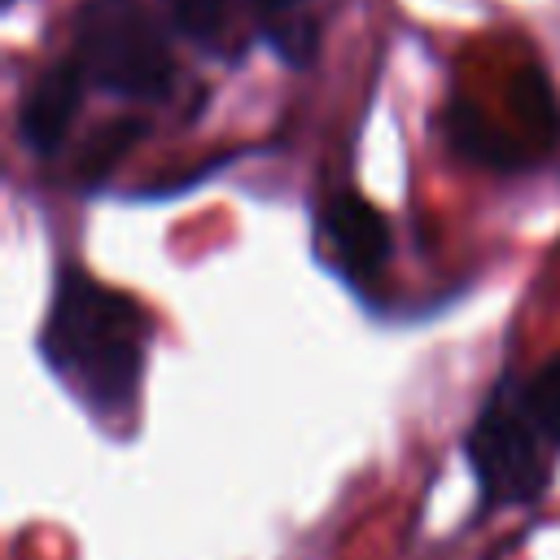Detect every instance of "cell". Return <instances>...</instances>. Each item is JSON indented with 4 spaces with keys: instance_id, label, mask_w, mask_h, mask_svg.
I'll return each mask as SVG.
<instances>
[{
    "instance_id": "obj_1",
    "label": "cell",
    "mask_w": 560,
    "mask_h": 560,
    "mask_svg": "<svg viewBox=\"0 0 560 560\" xmlns=\"http://www.w3.org/2000/svg\"><path fill=\"white\" fill-rule=\"evenodd\" d=\"M149 350V311L92 280L79 267H66L52 306L39 332L44 363L101 416L127 411L136 402Z\"/></svg>"
},
{
    "instance_id": "obj_2",
    "label": "cell",
    "mask_w": 560,
    "mask_h": 560,
    "mask_svg": "<svg viewBox=\"0 0 560 560\" xmlns=\"http://www.w3.org/2000/svg\"><path fill=\"white\" fill-rule=\"evenodd\" d=\"M74 61L88 88L118 101H158L175 79L166 35L136 0H88L74 18Z\"/></svg>"
},
{
    "instance_id": "obj_3",
    "label": "cell",
    "mask_w": 560,
    "mask_h": 560,
    "mask_svg": "<svg viewBox=\"0 0 560 560\" xmlns=\"http://www.w3.org/2000/svg\"><path fill=\"white\" fill-rule=\"evenodd\" d=\"M547 446L551 442L529 420L516 381H503L468 429V464L481 481V494L494 508L538 499V490L547 486Z\"/></svg>"
},
{
    "instance_id": "obj_4",
    "label": "cell",
    "mask_w": 560,
    "mask_h": 560,
    "mask_svg": "<svg viewBox=\"0 0 560 560\" xmlns=\"http://www.w3.org/2000/svg\"><path fill=\"white\" fill-rule=\"evenodd\" d=\"M83 88H88V74L74 61V52L52 61L44 74H35V83L26 88V96L18 105V131L35 158H48L61 149V140L83 105Z\"/></svg>"
},
{
    "instance_id": "obj_5",
    "label": "cell",
    "mask_w": 560,
    "mask_h": 560,
    "mask_svg": "<svg viewBox=\"0 0 560 560\" xmlns=\"http://www.w3.org/2000/svg\"><path fill=\"white\" fill-rule=\"evenodd\" d=\"M324 232H328L337 262L354 280H368L372 271H381V262L389 254V219L372 201H363L354 192H337L324 206Z\"/></svg>"
},
{
    "instance_id": "obj_6",
    "label": "cell",
    "mask_w": 560,
    "mask_h": 560,
    "mask_svg": "<svg viewBox=\"0 0 560 560\" xmlns=\"http://www.w3.org/2000/svg\"><path fill=\"white\" fill-rule=\"evenodd\" d=\"M516 394L529 411V420L538 424V433L560 446V354H551L529 381H516Z\"/></svg>"
},
{
    "instance_id": "obj_7",
    "label": "cell",
    "mask_w": 560,
    "mask_h": 560,
    "mask_svg": "<svg viewBox=\"0 0 560 560\" xmlns=\"http://www.w3.org/2000/svg\"><path fill=\"white\" fill-rule=\"evenodd\" d=\"M228 9H232V0H162L166 22H171L179 35L197 39V44H214V39L223 35Z\"/></svg>"
}]
</instances>
